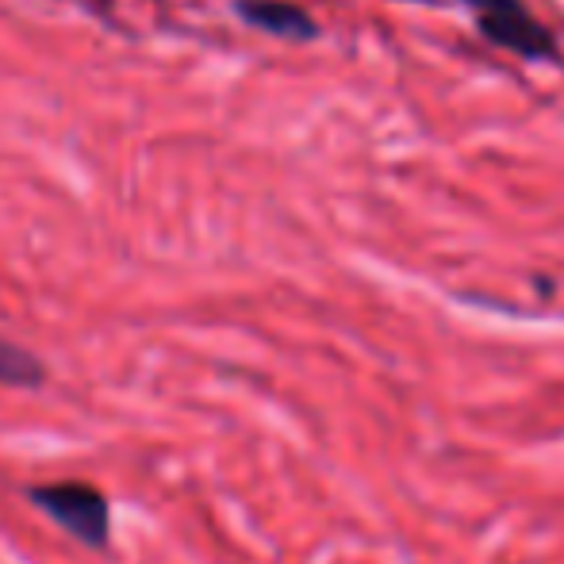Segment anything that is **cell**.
<instances>
[{"mask_svg":"<svg viewBox=\"0 0 564 564\" xmlns=\"http://www.w3.org/2000/svg\"><path fill=\"white\" fill-rule=\"evenodd\" d=\"M35 511H43L58 530H66L77 545L93 553L112 550V499L89 480H51L23 488Z\"/></svg>","mask_w":564,"mask_h":564,"instance_id":"cell-1","label":"cell"},{"mask_svg":"<svg viewBox=\"0 0 564 564\" xmlns=\"http://www.w3.org/2000/svg\"><path fill=\"white\" fill-rule=\"evenodd\" d=\"M473 12L484 43L527 62H561L557 35L522 0H460Z\"/></svg>","mask_w":564,"mask_h":564,"instance_id":"cell-2","label":"cell"},{"mask_svg":"<svg viewBox=\"0 0 564 564\" xmlns=\"http://www.w3.org/2000/svg\"><path fill=\"white\" fill-rule=\"evenodd\" d=\"M235 12L242 15L250 28L265 31V35L289 39V43H312L319 39V23L312 12H304L300 4L289 0H238Z\"/></svg>","mask_w":564,"mask_h":564,"instance_id":"cell-3","label":"cell"},{"mask_svg":"<svg viewBox=\"0 0 564 564\" xmlns=\"http://www.w3.org/2000/svg\"><path fill=\"white\" fill-rule=\"evenodd\" d=\"M0 384L20 388V392H35L46 384V365L39 354H31L28 346L0 335Z\"/></svg>","mask_w":564,"mask_h":564,"instance_id":"cell-4","label":"cell"},{"mask_svg":"<svg viewBox=\"0 0 564 564\" xmlns=\"http://www.w3.org/2000/svg\"><path fill=\"white\" fill-rule=\"evenodd\" d=\"M403 4H423V8H438L442 0H403Z\"/></svg>","mask_w":564,"mask_h":564,"instance_id":"cell-5","label":"cell"}]
</instances>
